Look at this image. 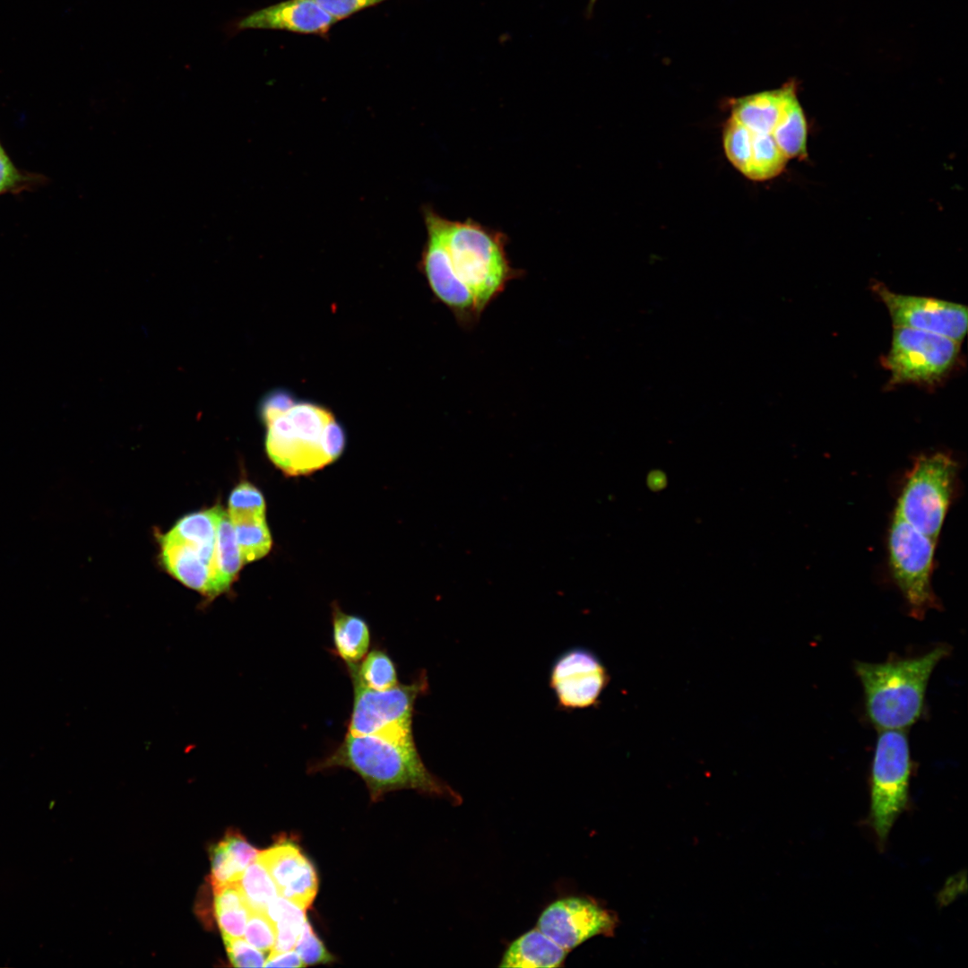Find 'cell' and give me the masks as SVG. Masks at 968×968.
Here are the masks:
<instances>
[{
  "label": "cell",
  "mask_w": 968,
  "mask_h": 968,
  "mask_svg": "<svg viewBox=\"0 0 968 968\" xmlns=\"http://www.w3.org/2000/svg\"><path fill=\"white\" fill-rule=\"evenodd\" d=\"M266 967H305L302 960L295 950L274 953L271 952L266 958Z\"/></svg>",
  "instance_id": "obj_38"
},
{
  "label": "cell",
  "mask_w": 968,
  "mask_h": 968,
  "mask_svg": "<svg viewBox=\"0 0 968 968\" xmlns=\"http://www.w3.org/2000/svg\"><path fill=\"white\" fill-rule=\"evenodd\" d=\"M229 960L235 967H262L266 957L261 951L240 938H223Z\"/></svg>",
  "instance_id": "obj_33"
},
{
  "label": "cell",
  "mask_w": 968,
  "mask_h": 968,
  "mask_svg": "<svg viewBox=\"0 0 968 968\" xmlns=\"http://www.w3.org/2000/svg\"><path fill=\"white\" fill-rule=\"evenodd\" d=\"M596 1L597 0H589V6L588 7H589L590 10L592 9V6L596 3Z\"/></svg>",
  "instance_id": "obj_39"
},
{
  "label": "cell",
  "mask_w": 968,
  "mask_h": 968,
  "mask_svg": "<svg viewBox=\"0 0 968 968\" xmlns=\"http://www.w3.org/2000/svg\"><path fill=\"white\" fill-rule=\"evenodd\" d=\"M267 869L281 896L307 910L318 888L315 867L291 842L279 843L259 851L256 858Z\"/></svg>",
  "instance_id": "obj_14"
},
{
  "label": "cell",
  "mask_w": 968,
  "mask_h": 968,
  "mask_svg": "<svg viewBox=\"0 0 968 968\" xmlns=\"http://www.w3.org/2000/svg\"><path fill=\"white\" fill-rule=\"evenodd\" d=\"M266 428V453L289 476L322 469L336 460L345 446L341 426L328 410L312 402H296Z\"/></svg>",
  "instance_id": "obj_4"
},
{
  "label": "cell",
  "mask_w": 968,
  "mask_h": 968,
  "mask_svg": "<svg viewBox=\"0 0 968 968\" xmlns=\"http://www.w3.org/2000/svg\"><path fill=\"white\" fill-rule=\"evenodd\" d=\"M569 951L559 946L538 927L520 936L505 952L500 967L555 968L562 966Z\"/></svg>",
  "instance_id": "obj_16"
},
{
  "label": "cell",
  "mask_w": 968,
  "mask_h": 968,
  "mask_svg": "<svg viewBox=\"0 0 968 968\" xmlns=\"http://www.w3.org/2000/svg\"><path fill=\"white\" fill-rule=\"evenodd\" d=\"M250 912L247 905L215 911L222 938L242 937Z\"/></svg>",
  "instance_id": "obj_34"
},
{
  "label": "cell",
  "mask_w": 968,
  "mask_h": 968,
  "mask_svg": "<svg viewBox=\"0 0 968 968\" xmlns=\"http://www.w3.org/2000/svg\"><path fill=\"white\" fill-rule=\"evenodd\" d=\"M949 653L950 647L940 644L915 657L856 661L854 670L870 722L879 730H904L914 724L923 713L931 674Z\"/></svg>",
  "instance_id": "obj_3"
},
{
  "label": "cell",
  "mask_w": 968,
  "mask_h": 968,
  "mask_svg": "<svg viewBox=\"0 0 968 968\" xmlns=\"http://www.w3.org/2000/svg\"><path fill=\"white\" fill-rule=\"evenodd\" d=\"M350 678L376 690H385L398 684L396 668L385 652L373 650L358 663L348 666Z\"/></svg>",
  "instance_id": "obj_23"
},
{
  "label": "cell",
  "mask_w": 968,
  "mask_h": 968,
  "mask_svg": "<svg viewBox=\"0 0 968 968\" xmlns=\"http://www.w3.org/2000/svg\"><path fill=\"white\" fill-rule=\"evenodd\" d=\"M609 682L608 672L592 652L571 648L554 661L549 685L564 710L594 705Z\"/></svg>",
  "instance_id": "obj_11"
},
{
  "label": "cell",
  "mask_w": 968,
  "mask_h": 968,
  "mask_svg": "<svg viewBox=\"0 0 968 968\" xmlns=\"http://www.w3.org/2000/svg\"><path fill=\"white\" fill-rule=\"evenodd\" d=\"M294 948L305 966L328 964L333 961V955L327 951L321 939L314 932L312 926L307 920L304 924L303 929Z\"/></svg>",
  "instance_id": "obj_32"
},
{
  "label": "cell",
  "mask_w": 968,
  "mask_h": 968,
  "mask_svg": "<svg viewBox=\"0 0 968 968\" xmlns=\"http://www.w3.org/2000/svg\"><path fill=\"white\" fill-rule=\"evenodd\" d=\"M427 240L419 266L428 287L460 327L472 329L483 312L525 272L508 256V236L471 219L448 220L423 208Z\"/></svg>",
  "instance_id": "obj_1"
},
{
  "label": "cell",
  "mask_w": 968,
  "mask_h": 968,
  "mask_svg": "<svg viewBox=\"0 0 968 968\" xmlns=\"http://www.w3.org/2000/svg\"><path fill=\"white\" fill-rule=\"evenodd\" d=\"M616 918L594 902L581 897L559 899L540 914L538 928L567 951L597 936H609Z\"/></svg>",
  "instance_id": "obj_12"
},
{
  "label": "cell",
  "mask_w": 968,
  "mask_h": 968,
  "mask_svg": "<svg viewBox=\"0 0 968 968\" xmlns=\"http://www.w3.org/2000/svg\"><path fill=\"white\" fill-rule=\"evenodd\" d=\"M160 545L164 566L177 580L208 597L223 592L212 566L200 550L164 536Z\"/></svg>",
  "instance_id": "obj_15"
},
{
  "label": "cell",
  "mask_w": 968,
  "mask_h": 968,
  "mask_svg": "<svg viewBox=\"0 0 968 968\" xmlns=\"http://www.w3.org/2000/svg\"><path fill=\"white\" fill-rule=\"evenodd\" d=\"M333 642L335 653L347 666L358 664L370 645V631L367 622L357 616L333 611Z\"/></svg>",
  "instance_id": "obj_20"
},
{
  "label": "cell",
  "mask_w": 968,
  "mask_h": 968,
  "mask_svg": "<svg viewBox=\"0 0 968 968\" xmlns=\"http://www.w3.org/2000/svg\"><path fill=\"white\" fill-rule=\"evenodd\" d=\"M245 940L261 951L272 950L275 928L264 912L251 911L245 929Z\"/></svg>",
  "instance_id": "obj_31"
},
{
  "label": "cell",
  "mask_w": 968,
  "mask_h": 968,
  "mask_svg": "<svg viewBox=\"0 0 968 968\" xmlns=\"http://www.w3.org/2000/svg\"><path fill=\"white\" fill-rule=\"evenodd\" d=\"M785 86L783 111L771 135L788 160L802 158L807 153V121L797 99L796 85L790 82Z\"/></svg>",
  "instance_id": "obj_18"
},
{
  "label": "cell",
  "mask_w": 968,
  "mask_h": 968,
  "mask_svg": "<svg viewBox=\"0 0 968 968\" xmlns=\"http://www.w3.org/2000/svg\"><path fill=\"white\" fill-rule=\"evenodd\" d=\"M221 841L242 873L257 858L259 851L238 833L229 832Z\"/></svg>",
  "instance_id": "obj_36"
},
{
  "label": "cell",
  "mask_w": 968,
  "mask_h": 968,
  "mask_svg": "<svg viewBox=\"0 0 968 968\" xmlns=\"http://www.w3.org/2000/svg\"><path fill=\"white\" fill-rule=\"evenodd\" d=\"M786 86L735 99L731 117L754 133L771 134L783 111Z\"/></svg>",
  "instance_id": "obj_17"
},
{
  "label": "cell",
  "mask_w": 968,
  "mask_h": 968,
  "mask_svg": "<svg viewBox=\"0 0 968 968\" xmlns=\"http://www.w3.org/2000/svg\"><path fill=\"white\" fill-rule=\"evenodd\" d=\"M348 768L365 782L372 800L390 791L412 789L420 792L458 796L435 777L423 764L411 734L352 735L347 733L339 747L312 768Z\"/></svg>",
  "instance_id": "obj_2"
},
{
  "label": "cell",
  "mask_w": 968,
  "mask_h": 968,
  "mask_svg": "<svg viewBox=\"0 0 968 968\" xmlns=\"http://www.w3.org/2000/svg\"><path fill=\"white\" fill-rule=\"evenodd\" d=\"M787 160L771 134L752 132V153L748 178L762 181L774 177L782 171Z\"/></svg>",
  "instance_id": "obj_24"
},
{
  "label": "cell",
  "mask_w": 968,
  "mask_h": 968,
  "mask_svg": "<svg viewBox=\"0 0 968 968\" xmlns=\"http://www.w3.org/2000/svg\"><path fill=\"white\" fill-rule=\"evenodd\" d=\"M216 567L226 590L236 578L243 566L238 547L234 526L229 516L220 508L215 543Z\"/></svg>",
  "instance_id": "obj_22"
},
{
  "label": "cell",
  "mask_w": 968,
  "mask_h": 968,
  "mask_svg": "<svg viewBox=\"0 0 968 968\" xmlns=\"http://www.w3.org/2000/svg\"><path fill=\"white\" fill-rule=\"evenodd\" d=\"M265 914L275 928L272 952L294 949L307 920L306 910L282 896H276L268 904Z\"/></svg>",
  "instance_id": "obj_21"
},
{
  "label": "cell",
  "mask_w": 968,
  "mask_h": 968,
  "mask_svg": "<svg viewBox=\"0 0 968 968\" xmlns=\"http://www.w3.org/2000/svg\"><path fill=\"white\" fill-rule=\"evenodd\" d=\"M210 859V882L213 890L239 881L243 873L238 869L222 841L211 847Z\"/></svg>",
  "instance_id": "obj_30"
},
{
  "label": "cell",
  "mask_w": 968,
  "mask_h": 968,
  "mask_svg": "<svg viewBox=\"0 0 968 968\" xmlns=\"http://www.w3.org/2000/svg\"><path fill=\"white\" fill-rule=\"evenodd\" d=\"M912 769L904 730H879L870 770L869 825L881 850L896 819L909 805Z\"/></svg>",
  "instance_id": "obj_5"
},
{
  "label": "cell",
  "mask_w": 968,
  "mask_h": 968,
  "mask_svg": "<svg viewBox=\"0 0 968 968\" xmlns=\"http://www.w3.org/2000/svg\"><path fill=\"white\" fill-rule=\"evenodd\" d=\"M338 21L316 0H284L229 24V34L246 30H277L326 37Z\"/></svg>",
  "instance_id": "obj_13"
},
{
  "label": "cell",
  "mask_w": 968,
  "mask_h": 968,
  "mask_svg": "<svg viewBox=\"0 0 968 968\" xmlns=\"http://www.w3.org/2000/svg\"><path fill=\"white\" fill-rule=\"evenodd\" d=\"M960 343L943 335L906 327H894L885 364L890 384L932 385L944 378L958 356Z\"/></svg>",
  "instance_id": "obj_8"
},
{
  "label": "cell",
  "mask_w": 968,
  "mask_h": 968,
  "mask_svg": "<svg viewBox=\"0 0 968 968\" xmlns=\"http://www.w3.org/2000/svg\"><path fill=\"white\" fill-rule=\"evenodd\" d=\"M873 289L888 310L894 327L927 331L962 342L968 311L962 304L939 298L900 294L881 283Z\"/></svg>",
  "instance_id": "obj_10"
},
{
  "label": "cell",
  "mask_w": 968,
  "mask_h": 968,
  "mask_svg": "<svg viewBox=\"0 0 968 968\" xmlns=\"http://www.w3.org/2000/svg\"><path fill=\"white\" fill-rule=\"evenodd\" d=\"M220 508L217 506L185 515L163 536L195 547L217 570L215 543Z\"/></svg>",
  "instance_id": "obj_19"
},
{
  "label": "cell",
  "mask_w": 968,
  "mask_h": 968,
  "mask_svg": "<svg viewBox=\"0 0 968 968\" xmlns=\"http://www.w3.org/2000/svg\"><path fill=\"white\" fill-rule=\"evenodd\" d=\"M957 462L947 453L915 459L897 499L895 516L938 540L954 492Z\"/></svg>",
  "instance_id": "obj_6"
},
{
  "label": "cell",
  "mask_w": 968,
  "mask_h": 968,
  "mask_svg": "<svg viewBox=\"0 0 968 968\" xmlns=\"http://www.w3.org/2000/svg\"><path fill=\"white\" fill-rule=\"evenodd\" d=\"M48 181L43 174L19 169L0 141V196L33 191Z\"/></svg>",
  "instance_id": "obj_27"
},
{
  "label": "cell",
  "mask_w": 968,
  "mask_h": 968,
  "mask_svg": "<svg viewBox=\"0 0 968 968\" xmlns=\"http://www.w3.org/2000/svg\"><path fill=\"white\" fill-rule=\"evenodd\" d=\"M723 146L730 163L748 176L752 153V132L730 116L723 130Z\"/></svg>",
  "instance_id": "obj_28"
},
{
  "label": "cell",
  "mask_w": 968,
  "mask_h": 968,
  "mask_svg": "<svg viewBox=\"0 0 968 968\" xmlns=\"http://www.w3.org/2000/svg\"><path fill=\"white\" fill-rule=\"evenodd\" d=\"M354 697L348 733L352 735L411 734L414 704L428 687L426 674L411 684L376 690L352 679Z\"/></svg>",
  "instance_id": "obj_9"
},
{
  "label": "cell",
  "mask_w": 968,
  "mask_h": 968,
  "mask_svg": "<svg viewBox=\"0 0 968 968\" xmlns=\"http://www.w3.org/2000/svg\"><path fill=\"white\" fill-rule=\"evenodd\" d=\"M338 22L387 0H316Z\"/></svg>",
  "instance_id": "obj_37"
},
{
  "label": "cell",
  "mask_w": 968,
  "mask_h": 968,
  "mask_svg": "<svg viewBox=\"0 0 968 968\" xmlns=\"http://www.w3.org/2000/svg\"><path fill=\"white\" fill-rule=\"evenodd\" d=\"M250 911L264 912L270 902L279 895L278 889L265 867L255 859L238 881Z\"/></svg>",
  "instance_id": "obj_25"
},
{
  "label": "cell",
  "mask_w": 968,
  "mask_h": 968,
  "mask_svg": "<svg viewBox=\"0 0 968 968\" xmlns=\"http://www.w3.org/2000/svg\"><path fill=\"white\" fill-rule=\"evenodd\" d=\"M296 402L293 394L283 389H276L264 395L259 405V413L266 425L288 411Z\"/></svg>",
  "instance_id": "obj_35"
},
{
  "label": "cell",
  "mask_w": 968,
  "mask_h": 968,
  "mask_svg": "<svg viewBox=\"0 0 968 968\" xmlns=\"http://www.w3.org/2000/svg\"><path fill=\"white\" fill-rule=\"evenodd\" d=\"M937 540L894 515L888 534V559L893 579L910 614L922 618L938 609L931 579Z\"/></svg>",
  "instance_id": "obj_7"
},
{
  "label": "cell",
  "mask_w": 968,
  "mask_h": 968,
  "mask_svg": "<svg viewBox=\"0 0 968 968\" xmlns=\"http://www.w3.org/2000/svg\"><path fill=\"white\" fill-rule=\"evenodd\" d=\"M228 514L232 523L265 519L263 494L247 481L239 483L230 493Z\"/></svg>",
  "instance_id": "obj_29"
},
{
  "label": "cell",
  "mask_w": 968,
  "mask_h": 968,
  "mask_svg": "<svg viewBox=\"0 0 968 968\" xmlns=\"http://www.w3.org/2000/svg\"><path fill=\"white\" fill-rule=\"evenodd\" d=\"M232 524L243 565L268 554L272 548V536L265 519Z\"/></svg>",
  "instance_id": "obj_26"
}]
</instances>
